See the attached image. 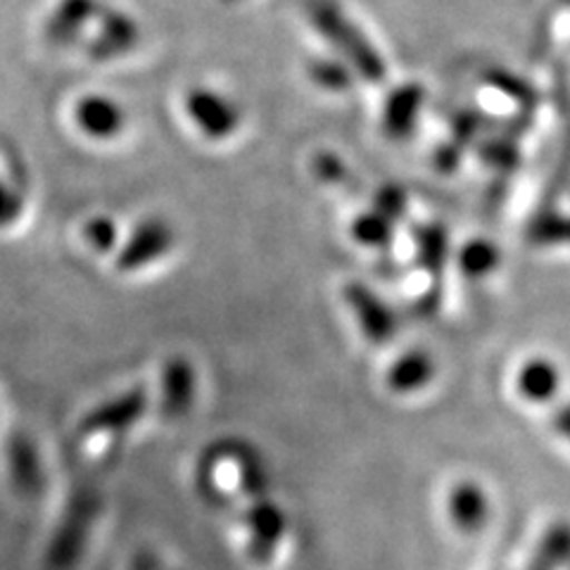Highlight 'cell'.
<instances>
[{
	"instance_id": "6da1fadb",
	"label": "cell",
	"mask_w": 570,
	"mask_h": 570,
	"mask_svg": "<svg viewBox=\"0 0 570 570\" xmlns=\"http://www.w3.org/2000/svg\"><path fill=\"white\" fill-rule=\"evenodd\" d=\"M309 24L341 52V58L371 83L385 79V62L379 50L368 43L364 31L356 27L335 0H309Z\"/></svg>"
},
{
	"instance_id": "7a4b0ae2",
	"label": "cell",
	"mask_w": 570,
	"mask_h": 570,
	"mask_svg": "<svg viewBox=\"0 0 570 570\" xmlns=\"http://www.w3.org/2000/svg\"><path fill=\"white\" fill-rule=\"evenodd\" d=\"M100 513V497L94 490H79L71 494L56 532L48 542L46 566L48 570H71L75 568L91 540V530Z\"/></svg>"
},
{
	"instance_id": "3957f363",
	"label": "cell",
	"mask_w": 570,
	"mask_h": 570,
	"mask_svg": "<svg viewBox=\"0 0 570 570\" xmlns=\"http://www.w3.org/2000/svg\"><path fill=\"white\" fill-rule=\"evenodd\" d=\"M176 236L174 228L159 217L142 219L131 236L124 240L121 247H117L115 266L119 274H138L148 269L150 264L165 259L174 249Z\"/></svg>"
},
{
	"instance_id": "277c9868",
	"label": "cell",
	"mask_w": 570,
	"mask_h": 570,
	"mask_svg": "<svg viewBox=\"0 0 570 570\" xmlns=\"http://www.w3.org/2000/svg\"><path fill=\"white\" fill-rule=\"evenodd\" d=\"M184 107L188 119L207 140H226L240 127V107L207 86H195L186 94Z\"/></svg>"
},
{
	"instance_id": "5b68a950",
	"label": "cell",
	"mask_w": 570,
	"mask_h": 570,
	"mask_svg": "<svg viewBox=\"0 0 570 570\" xmlns=\"http://www.w3.org/2000/svg\"><path fill=\"white\" fill-rule=\"evenodd\" d=\"M243 525L247 532V554L255 563H269L276 554L281 540L288 532V515L266 497L253 499L243 513Z\"/></svg>"
},
{
	"instance_id": "8992f818",
	"label": "cell",
	"mask_w": 570,
	"mask_h": 570,
	"mask_svg": "<svg viewBox=\"0 0 570 570\" xmlns=\"http://www.w3.org/2000/svg\"><path fill=\"white\" fill-rule=\"evenodd\" d=\"M150 406L148 392L142 387H131L121 395L102 402L100 406L91 409L79 425L81 438H96V435H117L129 431L142 416H146Z\"/></svg>"
},
{
	"instance_id": "52a82bcc",
	"label": "cell",
	"mask_w": 570,
	"mask_h": 570,
	"mask_svg": "<svg viewBox=\"0 0 570 570\" xmlns=\"http://www.w3.org/2000/svg\"><path fill=\"white\" fill-rule=\"evenodd\" d=\"M198 400V371L186 356L176 354L167 360L159 376V416L165 421H184Z\"/></svg>"
},
{
	"instance_id": "ba28073f",
	"label": "cell",
	"mask_w": 570,
	"mask_h": 570,
	"mask_svg": "<svg viewBox=\"0 0 570 570\" xmlns=\"http://www.w3.org/2000/svg\"><path fill=\"white\" fill-rule=\"evenodd\" d=\"M345 302L354 314L360 331L371 345H385L397 333V316L387 302L373 293L364 283H350L345 288Z\"/></svg>"
},
{
	"instance_id": "9c48e42d",
	"label": "cell",
	"mask_w": 570,
	"mask_h": 570,
	"mask_svg": "<svg viewBox=\"0 0 570 570\" xmlns=\"http://www.w3.org/2000/svg\"><path fill=\"white\" fill-rule=\"evenodd\" d=\"M96 22H98L96 39H91L86 46V56L94 62L117 60L136 48L140 39V29L131 14H127L119 8L102 6Z\"/></svg>"
},
{
	"instance_id": "30bf717a",
	"label": "cell",
	"mask_w": 570,
	"mask_h": 570,
	"mask_svg": "<svg viewBox=\"0 0 570 570\" xmlns=\"http://www.w3.org/2000/svg\"><path fill=\"white\" fill-rule=\"evenodd\" d=\"M10 483L22 499H39L46 490V471L39 448L27 433H12L6 444Z\"/></svg>"
},
{
	"instance_id": "8fae6325",
	"label": "cell",
	"mask_w": 570,
	"mask_h": 570,
	"mask_svg": "<svg viewBox=\"0 0 570 570\" xmlns=\"http://www.w3.org/2000/svg\"><path fill=\"white\" fill-rule=\"evenodd\" d=\"M100 10V0H58L43 29L46 41L56 48L75 46L86 27L98 20Z\"/></svg>"
},
{
	"instance_id": "7c38bea8",
	"label": "cell",
	"mask_w": 570,
	"mask_h": 570,
	"mask_svg": "<svg viewBox=\"0 0 570 570\" xmlns=\"http://www.w3.org/2000/svg\"><path fill=\"white\" fill-rule=\"evenodd\" d=\"M77 127L96 140H115L127 127L124 107L107 96H86L75 107Z\"/></svg>"
},
{
	"instance_id": "4fadbf2b",
	"label": "cell",
	"mask_w": 570,
	"mask_h": 570,
	"mask_svg": "<svg viewBox=\"0 0 570 570\" xmlns=\"http://www.w3.org/2000/svg\"><path fill=\"white\" fill-rule=\"evenodd\" d=\"M448 513L454 528L463 534H475L485 528L490 519V502L483 488L475 483H459L450 490Z\"/></svg>"
},
{
	"instance_id": "5bb4252c",
	"label": "cell",
	"mask_w": 570,
	"mask_h": 570,
	"mask_svg": "<svg viewBox=\"0 0 570 570\" xmlns=\"http://www.w3.org/2000/svg\"><path fill=\"white\" fill-rule=\"evenodd\" d=\"M423 105V88L406 83L395 88L390 94L387 102H385V112H383V129L390 138L395 140H404L412 136L416 121H419V112Z\"/></svg>"
},
{
	"instance_id": "9a60e30c",
	"label": "cell",
	"mask_w": 570,
	"mask_h": 570,
	"mask_svg": "<svg viewBox=\"0 0 570 570\" xmlns=\"http://www.w3.org/2000/svg\"><path fill=\"white\" fill-rule=\"evenodd\" d=\"M435 376V362L425 350H409L387 368V387L397 395L423 390Z\"/></svg>"
},
{
	"instance_id": "2e32d148",
	"label": "cell",
	"mask_w": 570,
	"mask_h": 570,
	"mask_svg": "<svg viewBox=\"0 0 570 570\" xmlns=\"http://www.w3.org/2000/svg\"><path fill=\"white\" fill-rule=\"evenodd\" d=\"M559 387H561L559 368L547 360H530L519 371V392L528 402H534V404L551 402L557 397Z\"/></svg>"
},
{
	"instance_id": "e0dca14e",
	"label": "cell",
	"mask_w": 570,
	"mask_h": 570,
	"mask_svg": "<svg viewBox=\"0 0 570 570\" xmlns=\"http://www.w3.org/2000/svg\"><path fill=\"white\" fill-rule=\"evenodd\" d=\"M414 238H416V257L423 269L431 272L433 276H440L450 253L448 230H444L440 224H428L416 228Z\"/></svg>"
},
{
	"instance_id": "ac0fdd59",
	"label": "cell",
	"mask_w": 570,
	"mask_h": 570,
	"mask_svg": "<svg viewBox=\"0 0 570 570\" xmlns=\"http://www.w3.org/2000/svg\"><path fill=\"white\" fill-rule=\"evenodd\" d=\"M566 563H570V525L557 523L544 534L530 570H559Z\"/></svg>"
},
{
	"instance_id": "d6986e66",
	"label": "cell",
	"mask_w": 570,
	"mask_h": 570,
	"mask_svg": "<svg viewBox=\"0 0 570 570\" xmlns=\"http://www.w3.org/2000/svg\"><path fill=\"white\" fill-rule=\"evenodd\" d=\"M392 226L395 224L371 207V212L360 214V217L352 222V236L360 245L383 249L392 243V234H395V228Z\"/></svg>"
},
{
	"instance_id": "ffe728a7",
	"label": "cell",
	"mask_w": 570,
	"mask_h": 570,
	"mask_svg": "<svg viewBox=\"0 0 570 570\" xmlns=\"http://www.w3.org/2000/svg\"><path fill=\"white\" fill-rule=\"evenodd\" d=\"M461 272L466 276H485L497 269L499 264V249L490 240H471L461 247L459 253Z\"/></svg>"
},
{
	"instance_id": "44dd1931",
	"label": "cell",
	"mask_w": 570,
	"mask_h": 570,
	"mask_svg": "<svg viewBox=\"0 0 570 570\" xmlns=\"http://www.w3.org/2000/svg\"><path fill=\"white\" fill-rule=\"evenodd\" d=\"M528 238L534 245H566L570 243V217L561 214H542L530 224Z\"/></svg>"
},
{
	"instance_id": "7402d4cb",
	"label": "cell",
	"mask_w": 570,
	"mask_h": 570,
	"mask_svg": "<svg viewBox=\"0 0 570 570\" xmlns=\"http://www.w3.org/2000/svg\"><path fill=\"white\" fill-rule=\"evenodd\" d=\"M83 238L88 245H91V249H96V253L110 255L117 249V240H119L117 222L112 217H105V214L88 219L83 226Z\"/></svg>"
},
{
	"instance_id": "603a6c76",
	"label": "cell",
	"mask_w": 570,
	"mask_h": 570,
	"mask_svg": "<svg viewBox=\"0 0 570 570\" xmlns=\"http://www.w3.org/2000/svg\"><path fill=\"white\" fill-rule=\"evenodd\" d=\"M309 77L316 86L326 88V91H347L352 86L350 69L335 60H314L309 65Z\"/></svg>"
},
{
	"instance_id": "cb8c5ba5",
	"label": "cell",
	"mask_w": 570,
	"mask_h": 570,
	"mask_svg": "<svg viewBox=\"0 0 570 570\" xmlns=\"http://www.w3.org/2000/svg\"><path fill=\"white\" fill-rule=\"evenodd\" d=\"M22 212H24L22 193L0 178V228L14 226L22 219Z\"/></svg>"
},
{
	"instance_id": "d4e9b609",
	"label": "cell",
	"mask_w": 570,
	"mask_h": 570,
	"mask_svg": "<svg viewBox=\"0 0 570 570\" xmlns=\"http://www.w3.org/2000/svg\"><path fill=\"white\" fill-rule=\"evenodd\" d=\"M373 209L381 212L383 217H387L392 224L402 219L406 214V195L397 186H385L379 190L376 203H373Z\"/></svg>"
},
{
	"instance_id": "484cf974",
	"label": "cell",
	"mask_w": 570,
	"mask_h": 570,
	"mask_svg": "<svg viewBox=\"0 0 570 570\" xmlns=\"http://www.w3.org/2000/svg\"><path fill=\"white\" fill-rule=\"evenodd\" d=\"M480 157L485 159L492 167H502V169H513L519 165V153L511 146L509 140H490L480 148Z\"/></svg>"
},
{
	"instance_id": "4316f807",
	"label": "cell",
	"mask_w": 570,
	"mask_h": 570,
	"mask_svg": "<svg viewBox=\"0 0 570 570\" xmlns=\"http://www.w3.org/2000/svg\"><path fill=\"white\" fill-rule=\"evenodd\" d=\"M314 171L318 178H324V181H337V178H343L345 174L343 163L333 155H318L314 163Z\"/></svg>"
},
{
	"instance_id": "83f0119b",
	"label": "cell",
	"mask_w": 570,
	"mask_h": 570,
	"mask_svg": "<svg viewBox=\"0 0 570 570\" xmlns=\"http://www.w3.org/2000/svg\"><path fill=\"white\" fill-rule=\"evenodd\" d=\"M492 81H494L497 86H502L507 94H511V98L515 96V98H525V100H530L528 86H525L523 81H515L513 77H504V75H497Z\"/></svg>"
},
{
	"instance_id": "f1b7e54d",
	"label": "cell",
	"mask_w": 570,
	"mask_h": 570,
	"mask_svg": "<svg viewBox=\"0 0 570 570\" xmlns=\"http://www.w3.org/2000/svg\"><path fill=\"white\" fill-rule=\"evenodd\" d=\"M551 425H554V431L566 438L570 442V404L559 406L554 416H551Z\"/></svg>"
},
{
	"instance_id": "f546056e",
	"label": "cell",
	"mask_w": 570,
	"mask_h": 570,
	"mask_svg": "<svg viewBox=\"0 0 570 570\" xmlns=\"http://www.w3.org/2000/svg\"><path fill=\"white\" fill-rule=\"evenodd\" d=\"M224 3H236V0H224Z\"/></svg>"
},
{
	"instance_id": "4dcf8cb0",
	"label": "cell",
	"mask_w": 570,
	"mask_h": 570,
	"mask_svg": "<svg viewBox=\"0 0 570 570\" xmlns=\"http://www.w3.org/2000/svg\"><path fill=\"white\" fill-rule=\"evenodd\" d=\"M568 3H570V0H568Z\"/></svg>"
}]
</instances>
